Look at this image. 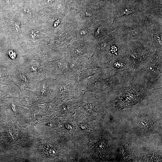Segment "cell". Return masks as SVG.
<instances>
[{
	"label": "cell",
	"mask_w": 162,
	"mask_h": 162,
	"mask_svg": "<svg viewBox=\"0 0 162 162\" xmlns=\"http://www.w3.org/2000/svg\"><path fill=\"white\" fill-rule=\"evenodd\" d=\"M43 153L48 156L53 157L55 156L57 153V150L54 146L50 144H45L42 147Z\"/></svg>",
	"instance_id": "6da1fadb"
},
{
	"label": "cell",
	"mask_w": 162,
	"mask_h": 162,
	"mask_svg": "<svg viewBox=\"0 0 162 162\" xmlns=\"http://www.w3.org/2000/svg\"><path fill=\"white\" fill-rule=\"evenodd\" d=\"M95 153L99 155H102L105 153L106 147L105 144L102 142H99L96 144L95 148Z\"/></svg>",
	"instance_id": "7a4b0ae2"
},
{
	"label": "cell",
	"mask_w": 162,
	"mask_h": 162,
	"mask_svg": "<svg viewBox=\"0 0 162 162\" xmlns=\"http://www.w3.org/2000/svg\"><path fill=\"white\" fill-rule=\"evenodd\" d=\"M9 54L10 57L12 59H14L16 57L15 53L12 51H10Z\"/></svg>",
	"instance_id": "3957f363"
},
{
	"label": "cell",
	"mask_w": 162,
	"mask_h": 162,
	"mask_svg": "<svg viewBox=\"0 0 162 162\" xmlns=\"http://www.w3.org/2000/svg\"><path fill=\"white\" fill-rule=\"evenodd\" d=\"M99 30H100V28L99 27L98 29H97V30L96 34H95V36H96L97 35V34H99Z\"/></svg>",
	"instance_id": "277c9868"
},
{
	"label": "cell",
	"mask_w": 162,
	"mask_h": 162,
	"mask_svg": "<svg viewBox=\"0 0 162 162\" xmlns=\"http://www.w3.org/2000/svg\"><path fill=\"white\" fill-rule=\"evenodd\" d=\"M11 0H6V1H7V2L8 3H9V2H10V1H11Z\"/></svg>",
	"instance_id": "5b68a950"
}]
</instances>
